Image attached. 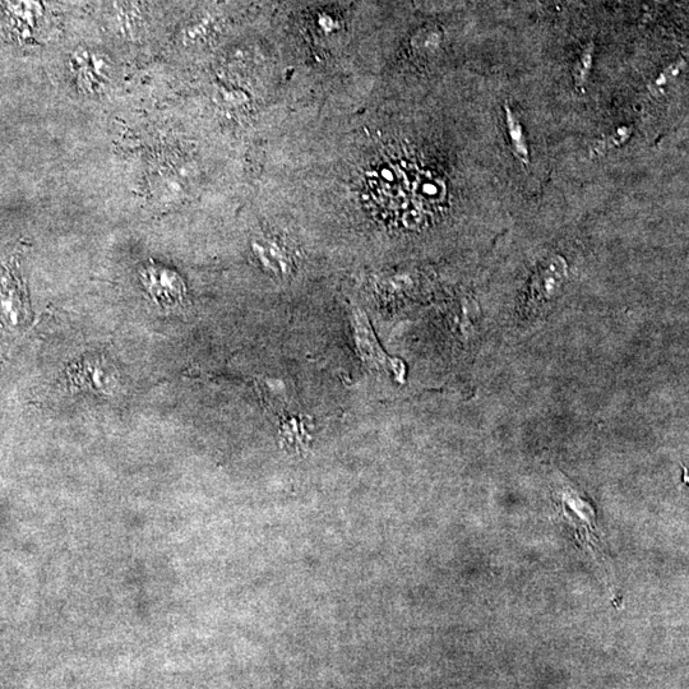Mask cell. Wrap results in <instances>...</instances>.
<instances>
[{
  "mask_svg": "<svg viewBox=\"0 0 689 689\" xmlns=\"http://www.w3.org/2000/svg\"><path fill=\"white\" fill-rule=\"evenodd\" d=\"M32 322L29 291L17 249L0 252V335L12 342Z\"/></svg>",
  "mask_w": 689,
  "mask_h": 689,
  "instance_id": "6da1fadb",
  "label": "cell"
},
{
  "mask_svg": "<svg viewBox=\"0 0 689 689\" xmlns=\"http://www.w3.org/2000/svg\"><path fill=\"white\" fill-rule=\"evenodd\" d=\"M553 503L556 504L559 519L571 529L573 538L578 540L581 547L589 545L595 556L603 558L607 554L601 544L598 529H596V512L590 499H585L577 493L575 488H553Z\"/></svg>",
  "mask_w": 689,
  "mask_h": 689,
  "instance_id": "7a4b0ae2",
  "label": "cell"
},
{
  "mask_svg": "<svg viewBox=\"0 0 689 689\" xmlns=\"http://www.w3.org/2000/svg\"><path fill=\"white\" fill-rule=\"evenodd\" d=\"M140 280L151 302L166 311L180 307L186 299L187 289L182 276L161 263L150 262L143 266Z\"/></svg>",
  "mask_w": 689,
  "mask_h": 689,
  "instance_id": "3957f363",
  "label": "cell"
},
{
  "mask_svg": "<svg viewBox=\"0 0 689 689\" xmlns=\"http://www.w3.org/2000/svg\"><path fill=\"white\" fill-rule=\"evenodd\" d=\"M71 387L78 391H90L109 395L119 386V374L109 359L101 355L86 356L68 368Z\"/></svg>",
  "mask_w": 689,
  "mask_h": 689,
  "instance_id": "277c9868",
  "label": "cell"
},
{
  "mask_svg": "<svg viewBox=\"0 0 689 689\" xmlns=\"http://www.w3.org/2000/svg\"><path fill=\"white\" fill-rule=\"evenodd\" d=\"M3 17L18 36L30 38L44 16L41 0H0Z\"/></svg>",
  "mask_w": 689,
  "mask_h": 689,
  "instance_id": "5b68a950",
  "label": "cell"
},
{
  "mask_svg": "<svg viewBox=\"0 0 689 689\" xmlns=\"http://www.w3.org/2000/svg\"><path fill=\"white\" fill-rule=\"evenodd\" d=\"M351 318H353L356 346H358L364 363L367 364V367L374 369V371L385 369L387 367L386 356L383 354L382 349L379 348L367 317L364 316L360 309L355 308Z\"/></svg>",
  "mask_w": 689,
  "mask_h": 689,
  "instance_id": "8992f818",
  "label": "cell"
},
{
  "mask_svg": "<svg viewBox=\"0 0 689 689\" xmlns=\"http://www.w3.org/2000/svg\"><path fill=\"white\" fill-rule=\"evenodd\" d=\"M504 118H506L507 133L508 137H510L513 155L517 157L521 164L529 166L530 151L529 146H527L524 126H522L520 119L517 118V115L508 104L504 105Z\"/></svg>",
  "mask_w": 689,
  "mask_h": 689,
  "instance_id": "52a82bcc",
  "label": "cell"
},
{
  "mask_svg": "<svg viewBox=\"0 0 689 689\" xmlns=\"http://www.w3.org/2000/svg\"><path fill=\"white\" fill-rule=\"evenodd\" d=\"M595 44H587L578 58L575 68H573V81H575L576 89L584 90L587 81H589L590 73L593 71Z\"/></svg>",
  "mask_w": 689,
  "mask_h": 689,
  "instance_id": "ba28073f",
  "label": "cell"
},
{
  "mask_svg": "<svg viewBox=\"0 0 689 689\" xmlns=\"http://www.w3.org/2000/svg\"><path fill=\"white\" fill-rule=\"evenodd\" d=\"M632 132L633 128L630 126L619 127L613 133H610L609 136L604 137L603 140L596 141L594 151L598 152L599 155H604L608 151L618 149V147L626 145L632 136Z\"/></svg>",
  "mask_w": 689,
  "mask_h": 689,
  "instance_id": "9c48e42d",
  "label": "cell"
},
{
  "mask_svg": "<svg viewBox=\"0 0 689 689\" xmlns=\"http://www.w3.org/2000/svg\"><path fill=\"white\" fill-rule=\"evenodd\" d=\"M686 60L679 59L677 62L670 64L663 72L660 73L658 78L652 83L655 91H663L667 89V86L672 85V83L679 78L686 69Z\"/></svg>",
  "mask_w": 689,
  "mask_h": 689,
  "instance_id": "30bf717a",
  "label": "cell"
}]
</instances>
